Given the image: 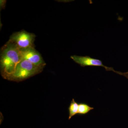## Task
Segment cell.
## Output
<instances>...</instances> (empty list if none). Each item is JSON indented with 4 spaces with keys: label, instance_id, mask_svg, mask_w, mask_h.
Segmentation results:
<instances>
[{
    "label": "cell",
    "instance_id": "7a4b0ae2",
    "mask_svg": "<svg viewBox=\"0 0 128 128\" xmlns=\"http://www.w3.org/2000/svg\"><path fill=\"white\" fill-rule=\"evenodd\" d=\"M44 66L35 65L27 60H22L14 73L7 80L17 82L22 81L41 73Z\"/></svg>",
    "mask_w": 128,
    "mask_h": 128
},
{
    "label": "cell",
    "instance_id": "8992f818",
    "mask_svg": "<svg viewBox=\"0 0 128 128\" xmlns=\"http://www.w3.org/2000/svg\"><path fill=\"white\" fill-rule=\"evenodd\" d=\"M78 109L79 104L76 102L74 98H73L68 108L69 120L71 119L72 117L78 114Z\"/></svg>",
    "mask_w": 128,
    "mask_h": 128
},
{
    "label": "cell",
    "instance_id": "277c9868",
    "mask_svg": "<svg viewBox=\"0 0 128 128\" xmlns=\"http://www.w3.org/2000/svg\"><path fill=\"white\" fill-rule=\"evenodd\" d=\"M70 58L76 64H79L82 67L86 66H102L105 68L106 71H113L114 73L124 76V73L120 72L115 71L112 67H108L104 65L100 60L92 58L89 56H79L73 55Z\"/></svg>",
    "mask_w": 128,
    "mask_h": 128
},
{
    "label": "cell",
    "instance_id": "9c48e42d",
    "mask_svg": "<svg viewBox=\"0 0 128 128\" xmlns=\"http://www.w3.org/2000/svg\"><path fill=\"white\" fill-rule=\"evenodd\" d=\"M124 76L128 79V72L124 73Z\"/></svg>",
    "mask_w": 128,
    "mask_h": 128
},
{
    "label": "cell",
    "instance_id": "ba28073f",
    "mask_svg": "<svg viewBox=\"0 0 128 128\" xmlns=\"http://www.w3.org/2000/svg\"><path fill=\"white\" fill-rule=\"evenodd\" d=\"M0 10H1L2 9H4L6 7V1L5 0H0Z\"/></svg>",
    "mask_w": 128,
    "mask_h": 128
},
{
    "label": "cell",
    "instance_id": "52a82bcc",
    "mask_svg": "<svg viewBox=\"0 0 128 128\" xmlns=\"http://www.w3.org/2000/svg\"><path fill=\"white\" fill-rule=\"evenodd\" d=\"M94 109V108L90 106L87 104L80 103L79 104L78 114L80 115H85Z\"/></svg>",
    "mask_w": 128,
    "mask_h": 128
},
{
    "label": "cell",
    "instance_id": "3957f363",
    "mask_svg": "<svg viewBox=\"0 0 128 128\" xmlns=\"http://www.w3.org/2000/svg\"><path fill=\"white\" fill-rule=\"evenodd\" d=\"M36 37L34 34L21 30L12 34L9 41L15 44L20 49L34 48V42Z\"/></svg>",
    "mask_w": 128,
    "mask_h": 128
},
{
    "label": "cell",
    "instance_id": "5b68a950",
    "mask_svg": "<svg viewBox=\"0 0 128 128\" xmlns=\"http://www.w3.org/2000/svg\"><path fill=\"white\" fill-rule=\"evenodd\" d=\"M20 50L22 60H27L35 65H46L42 56L34 48H27L20 49Z\"/></svg>",
    "mask_w": 128,
    "mask_h": 128
},
{
    "label": "cell",
    "instance_id": "6da1fadb",
    "mask_svg": "<svg viewBox=\"0 0 128 128\" xmlns=\"http://www.w3.org/2000/svg\"><path fill=\"white\" fill-rule=\"evenodd\" d=\"M0 56L1 74L4 79L7 80L14 73L22 60L20 50L15 44L8 41L1 48Z\"/></svg>",
    "mask_w": 128,
    "mask_h": 128
}]
</instances>
